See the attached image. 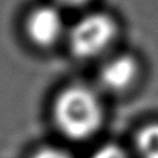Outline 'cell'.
I'll use <instances>...</instances> for the list:
<instances>
[{"label":"cell","mask_w":158,"mask_h":158,"mask_svg":"<svg viewBox=\"0 0 158 158\" xmlns=\"http://www.w3.org/2000/svg\"><path fill=\"white\" fill-rule=\"evenodd\" d=\"M139 74V65L131 56H118L107 61L100 69V82L111 92L128 89Z\"/></svg>","instance_id":"cell-4"},{"label":"cell","mask_w":158,"mask_h":158,"mask_svg":"<svg viewBox=\"0 0 158 158\" xmlns=\"http://www.w3.org/2000/svg\"><path fill=\"white\" fill-rule=\"evenodd\" d=\"M117 35V25L111 17L94 13L81 18L69 31L68 43L74 56L92 58L101 54Z\"/></svg>","instance_id":"cell-2"},{"label":"cell","mask_w":158,"mask_h":158,"mask_svg":"<svg viewBox=\"0 0 158 158\" xmlns=\"http://www.w3.org/2000/svg\"><path fill=\"white\" fill-rule=\"evenodd\" d=\"M136 144L143 158H158V123L143 128L137 135Z\"/></svg>","instance_id":"cell-5"},{"label":"cell","mask_w":158,"mask_h":158,"mask_svg":"<svg viewBox=\"0 0 158 158\" xmlns=\"http://www.w3.org/2000/svg\"><path fill=\"white\" fill-rule=\"evenodd\" d=\"M63 32V15L53 6L36 7L27 19V33L36 46H53L61 38Z\"/></svg>","instance_id":"cell-3"},{"label":"cell","mask_w":158,"mask_h":158,"mask_svg":"<svg viewBox=\"0 0 158 158\" xmlns=\"http://www.w3.org/2000/svg\"><path fill=\"white\" fill-rule=\"evenodd\" d=\"M32 158H71L67 151H63L60 148H53V147H46L42 150L36 151L32 156Z\"/></svg>","instance_id":"cell-7"},{"label":"cell","mask_w":158,"mask_h":158,"mask_svg":"<svg viewBox=\"0 0 158 158\" xmlns=\"http://www.w3.org/2000/svg\"><path fill=\"white\" fill-rule=\"evenodd\" d=\"M90 158H128L125 150L117 144H106L94 151Z\"/></svg>","instance_id":"cell-6"},{"label":"cell","mask_w":158,"mask_h":158,"mask_svg":"<svg viewBox=\"0 0 158 158\" xmlns=\"http://www.w3.org/2000/svg\"><path fill=\"white\" fill-rule=\"evenodd\" d=\"M60 3H63L64 6H68V7H81L85 6L90 2V0H58Z\"/></svg>","instance_id":"cell-8"},{"label":"cell","mask_w":158,"mask_h":158,"mask_svg":"<svg viewBox=\"0 0 158 158\" xmlns=\"http://www.w3.org/2000/svg\"><path fill=\"white\" fill-rule=\"evenodd\" d=\"M60 132L72 140L92 137L103 122V108L97 94L85 86H71L60 93L53 107Z\"/></svg>","instance_id":"cell-1"}]
</instances>
